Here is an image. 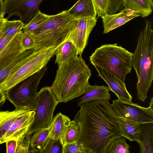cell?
<instances>
[{"instance_id": "obj_29", "label": "cell", "mask_w": 153, "mask_h": 153, "mask_svg": "<svg viewBox=\"0 0 153 153\" xmlns=\"http://www.w3.org/2000/svg\"><path fill=\"white\" fill-rule=\"evenodd\" d=\"M50 15L42 13L39 11L38 14L27 25L24 26L23 31L31 33L46 20Z\"/></svg>"}, {"instance_id": "obj_18", "label": "cell", "mask_w": 153, "mask_h": 153, "mask_svg": "<svg viewBox=\"0 0 153 153\" xmlns=\"http://www.w3.org/2000/svg\"><path fill=\"white\" fill-rule=\"evenodd\" d=\"M110 89L108 87L104 85H91L89 84L86 89L84 95L78 100V106L81 104L100 99H111V94L109 93Z\"/></svg>"}, {"instance_id": "obj_13", "label": "cell", "mask_w": 153, "mask_h": 153, "mask_svg": "<svg viewBox=\"0 0 153 153\" xmlns=\"http://www.w3.org/2000/svg\"><path fill=\"white\" fill-rule=\"evenodd\" d=\"M35 112L30 111L16 120L12 125L1 142V144L9 139L17 140L20 137L28 133L33 120Z\"/></svg>"}, {"instance_id": "obj_5", "label": "cell", "mask_w": 153, "mask_h": 153, "mask_svg": "<svg viewBox=\"0 0 153 153\" xmlns=\"http://www.w3.org/2000/svg\"><path fill=\"white\" fill-rule=\"evenodd\" d=\"M64 10L49 17L31 33L35 37L39 50L50 47H57L64 42L73 28L76 19Z\"/></svg>"}, {"instance_id": "obj_9", "label": "cell", "mask_w": 153, "mask_h": 153, "mask_svg": "<svg viewBox=\"0 0 153 153\" xmlns=\"http://www.w3.org/2000/svg\"><path fill=\"white\" fill-rule=\"evenodd\" d=\"M112 109L118 117L122 118L140 124L153 123V98L151 99L147 108L137 104L114 100L111 104Z\"/></svg>"}, {"instance_id": "obj_36", "label": "cell", "mask_w": 153, "mask_h": 153, "mask_svg": "<svg viewBox=\"0 0 153 153\" xmlns=\"http://www.w3.org/2000/svg\"><path fill=\"white\" fill-rule=\"evenodd\" d=\"M6 99L5 91L0 90V107L4 104Z\"/></svg>"}, {"instance_id": "obj_16", "label": "cell", "mask_w": 153, "mask_h": 153, "mask_svg": "<svg viewBox=\"0 0 153 153\" xmlns=\"http://www.w3.org/2000/svg\"><path fill=\"white\" fill-rule=\"evenodd\" d=\"M67 10L68 15L75 19L94 18L97 15L92 0H78Z\"/></svg>"}, {"instance_id": "obj_22", "label": "cell", "mask_w": 153, "mask_h": 153, "mask_svg": "<svg viewBox=\"0 0 153 153\" xmlns=\"http://www.w3.org/2000/svg\"><path fill=\"white\" fill-rule=\"evenodd\" d=\"M34 51L26 50L19 54L8 65L0 71V84L8 76L12 74L23 65L27 61Z\"/></svg>"}, {"instance_id": "obj_25", "label": "cell", "mask_w": 153, "mask_h": 153, "mask_svg": "<svg viewBox=\"0 0 153 153\" xmlns=\"http://www.w3.org/2000/svg\"><path fill=\"white\" fill-rule=\"evenodd\" d=\"M126 139L122 136L113 139L108 144L105 153H129V146Z\"/></svg>"}, {"instance_id": "obj_14", "label": "cell", "mask_w": 153, "mask_h": 153, "mask_svg": "<svg viewBox=\"0 0 153 153\" xmlns=\"http://www.w3.org/2000/svg\"><path fill=\"white\" fill-rule=\"evenodd\" d=\"M140 16L135 12L124 8L120 11L114 14L107 13L101 17L103 24V33H107L111 31L124 24L130 20Z\"/></svg>"}, {"instance_id": "obj_1", "label": "cell", "mask_w": 153, "mask_h": 153, "mask_svg": "<svg viewBox=\"0 0 153 153\" xmlns=\"http://www.w3.org/2000/svg\"><path fill=\"white\" fill-rule=\"evenodd\" d=\"M108 99H100L80 105L74 117L79 123L78 141L82 143L89 153H105L114 139L121 136L118 118Z\"/></svg>"}, {"instance_id": "obj_21", "label": "cell", "mask_w": 153, "mask_h": 153, "mask_svg": "<svg viewBox=\"0 0 153 153\" xmlns=\"http://www.w3.org/2000/svg\"><path fill=\"white\" fill-rule=\"evenodd\" d=\"M123 7L128 10L134 11L142 17L151 14L153 7L152 0H124Z\"/></svg>"}, {"instance_id": "obj_23", "label": "cell", "mask_w": 153, "mask_h": 153, "mask_svg": "<svg viewBox=\"0 0 153 153\" xmlns=\"http://www.w3.org/2000/svg\"><path fill=\"white\" fill-rule=\"evenodd\" d=\"M118 118L119 131L121 136L131 141H135L139 133L140 124L126 119Z\"/></svg>"}, {"instance_id": "obj_4", "label": "cell", "mask_w": 153, "mask_h": 153, "mask_svg": "<svg viewBox=\"0 0 153 153\" xmlns=\"http://www.w3.org/2000/svg\"><path fill=\"white\" fill-rule=\"evenodd\" d=\"M133 54L117 43L106 44L97 48L89 56V60L94 66L100 67L125 82L126 75L132 68Z\"/></svg>"}, {"instance_id": "obj_24", "label": "cell", "mask_w": 153, "mask_h": 153, "mask_svg": "<svg viewBox=\"0 0 153 153\" xmlns=\"http://www.w3.org/2000/svg\"><path fill=\"white\" fill-rule=\"evenodd\" d=\"M51 126L48 128H43L34 132L31 136L29 153H40L50 137Z\"/></svg>"}, {"instance_id": "obj_28", "label": "cell", "mask_w": 153, "mask_h": 153, "mask_svg": "<svg viewBox=\"0 0 153 153\" xmlns=\"http://www.w3.org/2000/svg\"><path fill=\"white\" fill-rule=\"evenodd\" d=\"M63 145L59 139L49 137L40 153H63Z\"/></svg>"}, {"instance_id": "obj_38", "label": "cell", "mask_w": 153, "mask_h": 153, "mask_svg": "<svg viewBox=\"0 0 153 153\" xmlns=\"http://www.w3.org/2000/svg\"><path fill=\"white\" fill-rule=\"evenodd\" d=\"M8 20L7 18H4V16L2 17L0 19V36L1 34V31L2 27L5 22Z\"/></svg>"}, {"instance_id": "obj_15", "label": "cell", "mask_w": 153, "mask_h": 153, "mask_svg": "<svg viewBox=\"0 0 153 153\" xmlns=\"http://www.w3.org/2000/svg\"><path fill=\"white\" fill-rule=\"evenodd\" d=\"M34 110L30 107L16 109L12 111H0V144L13 123L26 113Z\"/></svg>"}, {"instance_id": "obj_35", "label": "cell", "mask_w": 153, "mask_h": 153, "mask_svg": "<svg viewBox=\"0 0 153 153\" xmlns=\"http://www.w3.org/2000/svg\"><path fill=\"white\" fill-rule=\"evenodd\" d=\"M5 143L7 153H15L17 147V140L14 139H9Z\"/></svg>"}, {"instance_id": "obj_8", "label": "cell", "mask_w": 153, "mask_h": 153, "mask_svg": "<svg viewBox=\"0 0 153 153\" xmlns=\"http://www.w3.org/2000/svg\"><path fill=\"white\" fill-rule=\"evenodd\" d=\"M59 103L50 87H44L37 93L34 110L35 114L28 134L32 135L39 130L50 126L53 119L54 111Z\"/></svg>"}, {"instance_id": "obj_19", "label": "cell", "mask_w": 153, "mask_h": 153, "mask_svg": "<svg viewBox=\"0 0 153 153\" xmlns=\"http://www.w3.org/2000/svg\"><path fill=\"white\" fill-rule=\"evenodd\" d=\"M71 121L68 117L61 112L56 114L53 118L51 125L50 137L60 139L63 144L65 136Z\"/></svg>"}, {"instance_id": "obj_39", "label": "cell", "mask_w": 153, "mask_h": 153, "mask_svg": "<svg viewBox=\"0 0 153 153\" xmlns=\"http://www.w3.org/2000/svg\"><path fill=\"white\" fill-rule=\"evenodd\" d=\"M153 1V0H152Z\"/></svg>"}, {"instance_id": "obj_12", "label": "cell", "mask_w": 153, "mask_h": 153, "mask_svg": "<svg viewBox=\"0 0 153 153\" xmlns=\"http://www.w3.org/2000/svg\"><path fill=\"white\" fill-rule=\"evenodd\" d=\"M94 67L98 73V76L105 82L110 91L116 95L118 100L124 102H132V97L128 91L124 82L100 67Z\"/></svg>"}, {"instance_id": "obj_2", "label": "cell", "mask_w": 153, "mask_h": 153, "mask_svg": "<svg viewBox=\"0 0 153 153\" xmlns=\"http://www.w3.org/2000/svg\"><path fill=\"white\" fill-rule=\"evenodd\" d=\"M51 89L59 102L66 103L84 94L90 84L91 71L82 55L59 67Z\"/></svg>"}, {"instance_id": "obj_31", "label": "cell", "mask_w": 153, "mask_h": 153, "mask_svg": "<svg viewBox=\"0 0 153 153\" xmlns=\"http://www.w3.org/2000/svg\"><path fill=\"white\" fill-rule=\"evenodd\" d=\"M31 135L28 133L19 138L15 153H29L30 141Z\"/></svg>"}, {"instance_id": "obj_17", "label": "cell", "mask_w": 153, "mask_h": 153, "mask_svg": "<svg viewBox=\"0 0 153 153\" xmlns=\"http://www.w3.org/2000/svg\"><path fill=\"white\" fill-rule=\"evenodd\" d=\"M153 123L140 124L139 133L135 141L139 144L140 153H153Z\"/></svg>"}, {"instance_id": "obj_34", "label": "cell", "mask_w": 153, "mask_h": 153, "mask_svg": "<svg viewBox=\"0 0 153 153\" xmlns=\"http://www.w3.org/2000/svg\"><path fill=\"white\" fill-rule=\"evenodd\" d=\"M124 0H111V3L108 13L109 14L117 13L123 7Z\"/></svg>"}, {"instance_id": "obj_27", "label": "cell", "mask_w": 153, "mask_h": 153, "mask_svg": "<svg viewBox=\"0 0 153 153\" xmlns=\"http://www.w3.org/2000/svg\"><path fill=\"white\" fill-rule=\"evenodd\" d=\"M79 130V123L74 120H71L63 140V146L67 143L78 141Z\"/></svg>"}, {"instance_id": "obj_10", "label": "cell", "mask_w": 153, "mask_h": 153, "mask_svg": "<svg viewBox=\"0 0 153 153\" xmlns=\"http://www.w3.org/2000/svg\"><path fill=\"white\" fill-rule=\"evenodd\" d=\"M43 0H4V13L8 14L6 18L8 20L12 16H17L25 26L39 13L40 11L39 6Z\"/></svg>"}, {"instance_id": "obj_7", "label": "cell", "mask_w": 153, "mask_h": 153, "mask_svg": "<svg viewBox=\"0 0 153 153\" xmlns=\"http://www.w3.org/2000/svg\"><path fill=\"white\" fill-rule=\"evenodd\" d=\"M46 66L7 91L6 99L16 109L30 107L33 110L36 104L37 91L39 82L47 71Z\"/></svg>"}, {"instance_id": "obj_26", "label": "cell", "mask_w": 153, "mask_h": 153, "mask_svg": "<svg viewBox=\"0 0 153 153\" xmlns=\"http://www.w3.org/2000/svg\"><path fill=\"white\" fill-rule=\"evenodd\" d=\"M24 26L23 24L20 20L11 21L7 20L2 27L0 36H3L15 35L22 31Z\"/></svg>"}, {"instance_id": "obj_3", "label": "cell", "mask_w": 153, "mask_h": 153, "mask_svg": "<svg viewBox=\"0 0 153 153\" xmlns=\"http://www.w3.org/2000/svg\"><path fill=\"white\" fill-rule=\"evenodd\" d=\"M140 33L136 48L132 58V65L137 78L136 89L138 98L144 102L153 80V31L152 23Z\"/></svg>"}, {"instance_id": "obj_6", "label": "cell", "mask_w": 153, "mask_h": 153, "mask_svg": "<svg viewBox=\"0 0 153 153\" xmlns=\"http://www.w3.org/2000/svg\"><path fill=\"white\" fill-rule=\"evenodd\" d=\"M57 47L34 50L25 63L0 84V90L7 91L28 77L39 72L55 55Z\"/></svg>"}, {"instance_id": "obj_33", "label": "cell", "mask_w": 153, "mask_h": 153, "mask_svg": "<svg viewBox=\"0 0 153 153\" xmlns=\"http://www.w3.org/2000/svg\"><path fill=\"white\" fill-rule=\"evenodd\" d=\"M22 45L26 50L35 49L36 47V41L33 35L31 33L23 31L22 39Z\"/></svg>"}, {"instance_id": "obj_20", "label": "cell", "mask_w": 153, "mask_h": 153, "mask_svg": "<svg viewBox=\"0 0 153 153\" xmlns=\"http://www.w3.org/2000/svg\"><path fill=\"white\" fill-rule=\"evenodd\" d=\"M55 55V63L59 67L79 55L75 45L69 41L64 42L59 45L56 49Z\"/></svg>"}, {"instance_id": "obj_30", "label": "cell", "mask_w": 153, "mask_h": 153, "mask_svg": "<svg viewBox=\"0 0 153 153\" xmlns=\"http://www.w3.org/2000/svg\"><path fill=\"white\" fill-rule=\"evenodd\" d=\"M63 153H89V152L82 143L77 141L64 145Z\"/></svg>"}, {"instance_id": "obj_32", "label": "cell", "mask_w": 153, "mask_h": 153, "mask_svg": "<svg viewBox=\"0 0 153 153\" xmlns=\"http://www.w3.org/2000/svg\"><path fill=\"white\" fill-rule=\"evenodd\" d=\"M95 11L99 17H101L108 13L111 0H92Z\"/></svg>"}, {"instance_id": "obj_37", "label": "cell", "mask_w": 153, "mask_h": 153, "mask_svg": "<svg viewBox=\"0 0 153 153\" xmlns=\"http://www.w3.org/2000/svg\"><path fill=\"white\" fill-rule=\"evenodd\" d=\"M3 0H0V19L4 16V10Z\"/></svg>"}, {"instance_id": "obj_11", "label": "cell", "mask_w": 153, "mask_h": 153, "mask_svg": "<svg viewBox=\"0 0 153 153\" xmlns=\"http://www.w3.org/2000/svg\"><path fill=\"white\" fill-rule=\"evenodd\" d=\"M97 22V18L76 19L74 25L65 42L69 41L76 47L79 55H82L87 46L90 34Z\"/></svg>"}]
</instances>
